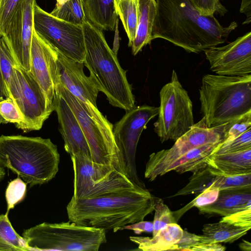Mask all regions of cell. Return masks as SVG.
<instances>
[{"instance_id": "obj_1", "label": "cell", "mask_w": 251, "mask_h": 251, "mask_svg": "<svg viewBox=\"0 0 251 251\" xmlns=\"http://www.w3.org/2000/svg\"><path fill=\"white\" fill-rule=\"evenodd\" d=\"M156 13L152 40L162 38L188 52L200 53L225 43L237 26L235 22L227 27L213 15H201L190 0H155Z\"/></svg>"}, {"instance_id": "obj_2", "label": "cell", "mask_w": 251, "mask_h": 251, "mask_svg": "<svg viewBox=\"0 0 251 251\" xmlns=\"http://www.w3.org/2000/svg\"><path fill=\"white\" fill-rule=\"evenodd\" d=\"M153 196L139 186L95 197L72 196L67 206L70 221L79 225L114 232L143 221L154 210Z\"/></svg>"}, {"instance_id": "obj_3", "label": "cell", "mask_w": 251, "mask_h": 251, "mask_svg": "<svg viewBox=\"0 0 251 251\" xmlns=\"http://www.w3.org/2000/svg\"><path fill=\"white\" fill-rule=\"evenodd\" d=\"M85 44L84 65L99 91L113 106L129 110L135 107V98L126 71L121 66L108 46L102 30L87 20L82 25Z\"/></svg>"}, {"instance_id": "obj_4", "label": "cell", "mask_w": 251, "mask_h": 251, "mask_svg": "<svg viewBox=\"0 0 251 251\" xmlns=\"http://www.w3.org/2000/svg\"><path fill=\"white\" fill-rule=\"evenodd\" d=\"M60 155L50 139L0 136V166L16 174L30 187L46 183L58 171Z\"/></svg>"}, {"instance_id": "obj_5", "label": "cell", "mask_w": 251, "mask_h": 251, "mask_svg": "<svg viewBox=\"0 0 251 251\" xmlns=\"http://www.w3.org/2000/svg\"><path fill=\"white\" fill-rule=\"evenodd\" d=\"M199 93L207 127L225 124L251 110V75H205Z\"/></svg>"}, {"instance_id": "obj_6", "label": "cell", "mask_w": 251, "mask_h": 251, "mask_svg": "<svg viewBox=\"0 0 251 251\" xmlns=\"http://www.w3.org/2000/svg\"><path fill=\"white\" fill-rule=\"evenodd\" d=\"M30 251H98L106 242L104 229L71 221L43 223L22 234Z\"/></svg>"}, {"instance_id": "obj_7", "label": "cell", "mask_w": 251, "mask_h": 251, "mask_svg": "<svg viewBox=\"0 0 251 251\" xmlns=\"http://www.w3.org/2000/svg\"><path fill=\"white\" fill-rule=\"evenodd\" d=\"M54 84L65 87L80 101L83 108L98 126L109 145L117 152L120 151L113 133V125L99 111L97 105L99 89L83 72V63L63 55L57 50Z\"/></svg>"}, {"instance_id": "obj_8", "label": "cell", "mask_w": 251, "mask_h": 251, "mask_svg": "<svg viewBox=\"0 0 251 251\" xmlns=\"http://www.w3.org/2000/svg\"><path fill=\"white\" fill-rule=\"evenodd\" d=\"M158 117L154 130L163 142L176 141L195 124L192 102L173 70L171 81L161 88Z\"/></svg>"}, {"instance_id": "obj_9", "label": "cell", "mask_w": 251, "mask_h": 251, "mask_svg": "<svg viewBox=\"0 0 251 251\" xmlns=\"http://www.w3.org/2000/svg\"><path fill=\"white\" fill-rule=\"evenodd\" d=\"M232 123V121L208 127L203 117L177 139L171 148L153 152L149 156L144 173L145 178L151 181L165 175V170L172 162L195 148L222 143L226 140Z\"/></svg>"}, {"instance_id": "obj_10", "label": "cell", "mask_w": 251, "mask_h": 251, "mask_svg": "<svg viewBox=\"0 0 251 251\" xmlns=\"http://www.w3.org/2000/svg\"><path fill=\"white\" fill-rule=\"evenodd\" d=\"M71 158L74 172L73 197L75 198H89L138 186L112 166L94 163L82 155Z\"/></svg>"}, {"instance_id": "obj_11", "label": "cell", "mask_w": 251, "mask_h": 251, "mask_svg": "<svg viewBox=\"0 0 251 251\" xmlns=\"http://www.w3.org/2000/svg\"><path fill=\"white\" fill-rule=\"evenodd\" d=\"M9 91L23 117L21 129L28 132L41 129L54 107L30 73L14 66Z\"/></svg>"}, {"instance_id": "obj_12", "label": "cell", "mask_w": 251, "mask_h": 251, "mask_svg": "<svg viewBox=\"0 0 251 251\" xmlns=\"http://www.w3.org/2000/svg\"><path fill=\"white\" fill-rule=\"evenodd\" d=\"M33 27L58 52L75 61L83 63L85 44L82 25L60 19L41 8L34 1Z\"/></svg>"}, {"instance_id": "obj_13", "label": "cell", "mask_w": 251, "mask_h": 251, "mask_svg": "<svg viewBox=\"0 0 251 251\" xmlns=\"http://www.w3.org/2000/svg\"><path fill=\"white\" fill-rule=\"evenodd\" d=\"M158 112V107L135 106L126 111L113 127L115 141L124 158L126 176L134 184L143 188H146L145 183L139 177L136 170V148L142 131Z\"/></svg>"}, {"instance_id": "obj_14", "label": "cell", "mask_w": 251, "mask_h": 251, "mask_svg": "<svg viewBox=\"0 0 251 251\" xmlns=\"http://www.w3.org/2000/svg\"><path fill=\"white\" fill-rule=\"evenodd\" d=\"M54 90L66 101L78 120L88 144L92 161L112 166L127 176L123 157L109 145L78 100L58 82L54 84Z\"/></svg>"}, {"instance_id": "obj_15", "label": "cell", "mask_w": 251, "mask_h": 251, "mask_svg": "<svg viewBox=\"0 0 251 251\" xmlns=\"http://www.w3.org/2000/svg\"><path fill=\"white\" fill-rule=\"evenodd\" d=\"M210 70L217 75L241 76L251 73V32L222 47L203 50Z\"/></svg>"}, {"instance_id": "obj_16", "label": "cell", "mask_w": 251, "mask_h": 251, "mask_svg": "<svg viewBox=\"0 0 251 251\" xmlns=\"http://www.w3.org/2000/svg\"><path fill=\"white\" fill-rule=\"evenodd\" d=\"M35 0H24L0 38L16 65L30 72V50Z\"/></svg>"}, {"instance_id": "obj_17", "label": "cell", "mask_w": 251, "mask_h": 251, "mask_svg": "<svg viewBox=\"0 0 251 251\" xmlns=\"http://www.w3.org/2000/svg\"><path fill=\"white\" fill-rule=\"evenodd\" d=\"M57 56V50L38 34L33 27L29 72L52 104L55 96L54 81Z\"/></svg>"}, {"instance_id": "obj_18", "label": "cell", "mask_w": 251, "mask_h": 251, "mask_svg": "<svg viewBox=\"0 0 251 251\" xmlns=\"http://www.w3.org/2000/svg\"><path fill=\"white\" fill-rule=\"evenodd\" d=\"M53 104L57 115L59 129L64 142L65 151L70 156L82 155L92 159L82 129L70 107L56 92Z\"/></svg>"}, {"instance_id": "obj_19", "label": "cell", "mask_w": 251, "mask_h": 251, "mask_svg": "<svg viewBox=\"0 0 251 251\" xmlns=\"http://www.w3.org/2000/svg\"><path fill=\"white\" fill-rule=\"evenodd\" d=\"M211 187L220 190L251 188V173L224 176L208 166L193 173L187 184L172 197L197 194Z\"/></svg>"}, {"instance_id": "obj_20", "label": "cell", "mask_w": 251, "mask_h": 251, "mask_svg": "<svg viewBox=\"0 0 251 251\" xmlns=\"http://www.w3.org/2000/svg\"><path fill=\"white\" fill-rule=\"evenodd\" d=\"M251 208V188L220 190L213 203L198 208L203 214L225 217Z\"/></svg>"}, {"instance_id": "obj_21", "label": "cell", "mask_w": 251, "mask_h": 251, "mask_svg": "<svg viewBox=\"0 0 251 251\" xmlns=\"http://www.w3.org/2000/svg\"><path fill=\"white\" fill-rule=\"evenodd\" d=\"M207 166L219 175L232 176L251 173V149L221 154L210 155Z\"/></svg>"}, {"instance_id": "obj_22", "label": "cell", "mask_w": 251, "mask_h": 251, "mask_svg": "<svg viewBox=\"0 0 251 251\" xmlns=\"http://www.w3.org/2000/svg\"><path fill=\"white\" fill-rule=\"evenodd\" d=\"M183 230L177 223L166 225L152 237L130 236V240L144 251H170L182 236Z\"/></svg>"}, {"instance_id": "obj_23", "label": "cell", "mask_w": 251, "mask_h": 251, "mask_svg": "<svg viewBox=\"0 0 251 251\" xmlns=\"http://www.w3.org/2000/svg\"><path fill=\"white\" fill-rule=\"evenodd\" d=\"M86 19L101 30H113L118 15L114 0H83Z\"/></svg>"}, {"instance_id": "obj_24", "label": "cell", "mask_w": 251, "mask_h": 251, "mask_svg": "<svg viewBox=\"0 0 251 251\" xmlns=\"http://www.w3.org/2000/svg\"><path fill=\"white\" fill-rule=\"evenodd\" d=\"M156 13L155 0H138L137 27L135 37L131 47L134 55L152 41V30Z\"/></svg>"}, {"instance_id": "obj_25", "label": "cell", "mask_w": 251, "mask_h": 251, "mask_svg": "<svg viewBox=\"0 0 251 251\" xmlns=\"http://www.w3.org/2000/svg\"><path fill=\"white\" fill-rule=\"evenodd\" d=\"M218 145L206 144L195 148L172 162L165 170V174L172 171L182 174L194 173L206 167V160Z\"/></svg>"}, {"instance_id": "obj_26", "label": "cell", "mask_w": 251, "mask_h": 251, "mask_svg": "<svg viewBox=\"0 0 251 251\" xmlns=\"http://www.w3.org/2000/svg\"><path fill=\"white\" fill-rule=\"evenodd\" d=\"M250 229L220 221L204 225L202 231L203 235L211 243H233L246 235Z\"/></svg>"}, {"instance_id": "obj_27", "label": "cell", "mask_w": 251, "mask_h": 251, "mask_svg": "<svg viewBox=\"0 0 251 251\" xmlns=\"http://www.w3.org/2000/svg\"><path fill=\"white\" fill-rule=\"evenodd\" d=\"M114 4L128 38V46L131 47L137 27L138 0H114Z\"/></svg>"}, {"instance_id": "obj_28", "label": "cell", "mask_w": 251, "mask_h": 251, "mask_svg": "<svg viewBox=\"0 0 251 251\" xmlns=\"http://www.w3.org/2000/svg\"><path fill=\"white\" fill-rule=\"evenodd\" d=\"M29 251L23 237L12 226L7 214L0 215V251Z\"/></svg>"}, {"instance_id": "obj_29", "label": "cell", "mask_w": 251, "mask_h": 251, "mask_svg": "<svg viewBox=\"0 0 251 251\" xmlns=\"http://www.w3.org/2000/svg\"><path fill=\"white\" fill-rule=\"evenodd\" d=\"M52 15L71 23L82 25L86 20L83 9V0H68L61 6H55Z\"/></svg>"}, {"instance_id": "obj_30", "label": "cell", "mask_w": 251, "mask_h": 251, "mask_svg": "<svg viewBox=\"0 0 251 251\" xmlns=\"http://www.w3.org/2000/svg\"><path fill=\"white\" fill-rule=\"evenodd\" d=\"M15 65L9 50L0 38V98H10L9 85Z\"/></svg>"}, {"instance_id": "obj_31", "label": "cell", "mask_w": 251, "mask_h": 251, "mask_svg": "<svg viewBox=\"0 0 251 251\" xmlns=\"http://www.w3.org/2000/svg\"><path fill=\"white\" fill-rule=\"evenodd\" d=\"M251 149V128L229 141L218 144L211 155L238 152Z\"/></svg>"}, {"instance_id": "obj_32", "label": "cell", "mask_w": 251, "mask_h": 251, "mask_svg": "<svg viewBox=\"0 0 251 251\" xmlns=\"http://www.w3.org/2000/svg\"><path fill=\"white\" fill-rule=\"evenodd\" d=\"M153 201L155 214L153 222L152 234L154 236L166 225L177 223V221L174 213L166 204L164 203L161 199L153 196Z\"/></svg>"}, {"instance_id": "obj_33", "label": "cell", "mask_w": 251, "mask_h": 251, "mask_svg": "<svg viewBox=\"0 0 251 251\" xmlns=\"http://www.w3.org/2000/svg\"><path fill=\"white\" fill-rule=\"evenodd\" d=\"M0 116L6 124L14 123L17 128L21 129L23 117L13 99L0 98Z\"/></svg>"}, {"instance_id": "obj_34", "label": "cell", "mask_w": 251, "mask_h": 251, "mask_svg": "<svg viewBox=\"0 0 251 251\" xmlns=\"http://www.w3.org/2000/svg\"><path fill=\"white\" fill-rule=\"evenodd\" d=\"M26 190V183L20 177L9 183L5 192V198L7 204L8 214L10 209L21 201L24 198Z\"/></svg>"}, {"instance_id": "obj_35", "label": "cell", "mask_w": 251, "mask_h": 251, "mask_svg": "<svg viewBox=\"0 0 251 251\" xmlns=\"http://www.w3.org/2000/svg\"><path fill=\"white\" fill-rule=\"evenodd\" d=\"M24 0H0V38Z\"/></svg>"}, {"instance_id": "obj_36", "label": "cell", "mask_w": 251, "mask_h": 251, "mask_svg": "<svg viewBox=\"0 0 251 251\" xmlns=\"http://www.w3.org/2000/svg\"><path fill=\"white\" fill-rule=\"evenodd\" d=\"M209 243H211L210 240L203 235H198L183 230L181 239L171 247L170 251H191L195 246Z\"/></svg>"}, {"instance_id": "obj_37", "label": "cell", "mask_w": 251, "mask_h": 251, "mask_svg": "<svg viewBox=\"0 0 251 251\" xmlns=\"http://www.w3.org/2000/svg\"><path fill=\"white\" fill-rule=\"evenodd\" d=\"M251 128V110L233 121L224 142L229 141Z\"/></svg>"}, {"instance_id": "obj_38", "label": "cell", "mask_w": 251, "mask_h": 251, "mask_svg": "<svg viewBox=\"0 0 251 251\" xmlns=\"http://www.w3.org/2000/svg\"><path fill=\"white\" fill-rule=\"evenodd\" d=\"M222 0H190L191 2L200 12L204 16L213 15L218 13L223 15L226 10L221 4Z\"/></svg>"}, {"instance_id": "obj_39", "label": "cell", "mask_w": 251, "mask_h": 251, "mask_svg": "<svg viewBox=\"0 0 251 251\" xmlns=\"http://www.w3.org/2000/svg\"><path fill=\"white\" fill-rule=\"evenodd\" d=\"M220 190L217 188L209 187L202 192L190 202L187 206V209L193 206L199 208L210 204L217 199Z\"/></svg>"}, {"instance_id": "obj_40", "label": "cell", "mask_w": 251, "mask_h": 251, "mask_svg": "<svg viewBox=\"0 0 251 251\" xmlns=\"http://www.w3.org/2000/svg\"><path fill=\"white\" fill-rule=\"evenodd\" d=\"M220 221L228 223L238 226L251 228V208L223 217Z\"/></svg>"}, {"instance_id": "obj_41", "label": "cell", "mask_w": 251, "mask_h": 251, "mask_svg": "<svg viewBox=\"0 0 251 251\" xmlns=\"http://www.w3.org/2000/svg\"><path fill=\"white\" fill-rule=\"evenodd\" d=\"M126 229L133 230L136 234L142 232H152L153 230V222L141 221L134 224L124 226L121 230Z\"/></svg>"}, {"instance_id": "obj_42", "label": "cell", "mask_w": 251, "mask_h": 251, "mask_svg": "<svg viewBox=\"0 0 251 251\" xmlns=\"http://www.w3.org/2000/svg\"><path fill=\"white\" fill-rule=\"evenodd\" d=\"M226 249L220 243H209L195 246L191 251H224Z\"/></svg>"}, {"instance_id": "obj_43", "label": "cell", "mask_w": 251, "mask_h": 251, "mask_svg": "<svg viewBox=\"0 0 251 251\" xmlns=\"http://www.w3.org/2000/svg\"><path fill=\"white\" fill-rule=\"evenodd\" d=\"M240 12L244 13L247 17L243 24H250L251 20V0H242Z\"/></svg>"}, {"instance_id": "obj_44", "label": "cell", "mask_w": 251, "mask_h": 251, "mask_svg": "<svg viewBox=\"0 0 251 251\" xmlns=\"http://www.w3.org/2000/svg\"><path fill=\"white\" fill-rule=\"evenodd\" d=\"M239 247L242 250L245 251H251V243L245 240H243L242 242L239 244Z\"/></svg>"}, {"instance_id": "obj_45", "label": "cell", "mask_w": 251, "mask_h": 251, "mask_svg": "<svg viewBox=\"0 0 251 251\" xmlns=\"http://www.w3.org/2000/svg\"><path fill=\"white\" fill-rule=\"evenodd\" d=\"M5 175V171L3 167L0 166V180L2 179Z\"/></svg>"}, {"instance_id": "obj_46", "label": "cell", "mask_w": 251, "mask_h": 251, "mask_svg": "<svg viewBox=\"0 0 251 251\" xmlns=\"http://www.w3.org/2000/svg\"><path fill=\"white\" fill-rule=\"evenodd\" d=\"M56 3L55 6H59L67 2L68 0H56Z\"/></svg>"}, {"instance_id": "obj_47", "label": "cell", "mask_w": 251, "mask_h": 251, "mask_svg": "<svg viewBox=\"0 0 251 251\" xmlns=\"http://www.w3.org/2000/svg\"><path fill=\"white\" fill-rule=\"evenodd\" d=\"M1 123L6 124L4 120L0 116V124H1Z\"/></svg>"}]
</instances>
